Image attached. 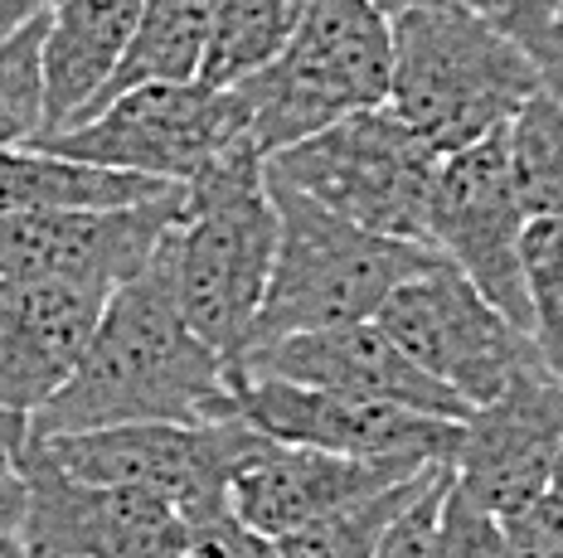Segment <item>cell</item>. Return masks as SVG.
Masks as SVG:
<instances>
[{"instance_id": "1", "label": "cell", "mask_w": 563, "mask_h": 558, "mask_svg": "<svg viewBox=\"0 0 563 558\" xmlns=\"http://www.w3.org/2000/svg\"><path fill=\"white\" fill-rule=\"evenodd\" d=\"M224 417H239V379L185 321L166 234L156 258L108 292L74 375L30 417V437Z\"/></svg>"}, {"instance_id": "2", "label": "cell", "mask_w": 563, "mask_h": 558, "mask_svg": "<svg viewBox=\"0 0 563 558\" xmlns=\"http://www.w3.org/2000/svg\"><path fill=\"white\" fill-rule=\"evenodd\" d=\"M273 258L277 204L267 190V156L253 142H239L195 180H185L180 224L170 228L180 311L229 369H239L249 355Z\"/></svg>"}, {"instance_id": "3", "label": "cell", "mask_w": 563, "mask_h": 558, "mask_svg": "<svg viewBox=\"0 0 563 558\" xmlns=\"http://www.w3.org/2000/svg\"><path fill=\"white\" fill-rule=\"evenodd\" d=\"M389 25V108L438 156L506 132L515 112L544 88L530 54L462 0H422Z\"/></svg>"}, {"instance_id": "4", "label": "cell", "mask_w": 563, "mask_h": 558, "mask_svg": "<svg viewBox=\"0 0 563 558\" xmlns=\"http://www.w3.org/2000/svg\"><path fill=\"white\" fill-rule=\"evenodd\" d=\"M267 190L277 204V258L249 350L273 345L282 335L374 321V311L398 282L438 263L432 243L369 234L273 176H267Z\"/></svg>"}, {"instance_id": "5", "label": "cell", "mask_w": 563, "mask_h": 558, "mask_svg": "<svg viewBox=\"0 0 563 558\" xmlns=\"http://www.w3.org/2000/svg\"><path fill=\"white\" fill-rule=\"evenodd\" d=\"M389 15L369 0H307L287 49L233 92L249 112V142L263 156H277L350 112L389 102Z\"/></svg>"}, {"instance_id": "6", "label": "cell", "mask_w": 563, "mask_h": 558, "mask_svg": "<svg viewBox=\"0 0 563 558\" xmlns=\"http://www.w3.org/2000/svg\"><path fill=\"white\" fill-rule=\"evenodd\" d=\"M438 150L389 102L360 108L325 132L267 156V176L335 209L369 234L428 243V200L438 180Z\"/></svg>"}, {"instance_id": "7", "label": "cell", "mask_w": 563, "mask_h": 558, "mask_svg": "<svg viewBox=\"0 0 563 558\" xmlns=\"http://www.w3.org/2000/svg\"><path fill=\"white\" fill-rule=\"evenodd\" d=\"M249 142V112L233 88L209 83H146L117 92L108 108L64 132L34 136V146L88 166L132 170V176L185 185L224 150Z\"/></svg>"}, {"instance_id": "8", "label": "cell", "mask_w": 563, "mask_h": 558, "mask_svg": "<svg viewBox=\"0 0 563 558\" xmlns=\"http://www.w3.org/2000/svg\"><path fill=\"white\" fill-rule=\"evenodd\" d=\"M40 442L78 481L132 486L161 495L185 520H199L229 505L233 476L263 447V433H253L243 417H224V423H122Z\"/></svg>"}, {"instance_id": "9", "label": "cell", "mask_w": 563, "mask_h": 558, "mask_svg": "<svg viewBox=\"0 0 563 558\" xmlns=\"http://www.w3.org/2000/svg\"><path fill=\"white\" fill-rule=\"evenodd\" d=\"M374 321L413 365L448 383L466 409L490 403L525 365L539 359L530 335L500 316L442 253L418 277L398 282Z\"/></svg>"}, {"instance_id": "10", "label": "cell", "mask_w": 563, "mask_h": 558, "mask_svg": "<svg viewBox=\"0 0 563 558\" xmlns=\"http://www.w3.org/2000/svg\"><path fill=\"white\" fill-rule=\"evenodd\" d=\"M520 194H515L506 132L452 150L438 160L428 200V243L476 287L506 321L530 335V301H525L520 238H525Z\"/></svg>"}, {"instance_id": "11", "label": "cell", "mask_w": 563, "mask_h": 558, "mask_svg": "<svg viewBox=\"0 0 563 558\" xmlns=\"http://www.w3.org/2000/svg\"><path fill=\"white\" fill-rule=\"evenodd\" d=\"M25 481V529L20 544L40 558H185L190 529L175 505L132 486L78 481L49 457L40 437L15 447Z\"/></svg>"}, {"instance_id": "12", "label": "cell", "mask_w": 563, "mask_h": 558, "mask_svg": "<svg viewBox=\"0 0 563 558\" xmlns=\"http://www.w3.org/2000/svg\"><path fill=\"white\" fill-rule=\"evenodd\" d=\"M185 185L126 209H30L0 214V277L112 292L156 258L180 224Z\"/></svg>"}, {"instance_id": "13", "label": "cell", "mask_w": 563, "mask_h": 558, "mask_svg": "<svg viewBox=\"0 0 563 558\" xmlns=\"http://www.w3.org/2000/svg\"><path fill=\"white\" fill-rule=\"evenodd\" d=\"M239 379V417L267 442H287V447L432 467V461H452L456 437H462V423H452V417H428L398 409V403L355 399V393L311 389V383L287 379Z\"/></svg>"}, {"instance_id": "14", "label": "cell", "mask_w": 563, "mask_h": 558, "mask_svg": "<svg viewBox=\"0 0 563 558\" xmlns=\"http://www.w3.org/2000/svg\"><path fill=\"white\" fill-rule=\"evenodd\" d=\"M563 437V383L544 359L525 365L490 403L462 417L452 451V481L490 515H515L549 491L554 451Z\"/></svg>"}, {"instance_id": "15", "label": "cell", "mask_w": 563, "mask_h": 558, "mask_svg": "<svg viewBox=\"0 0 563 558\" xmlns=\"http://www.w3.org/2000/svg\"><path fill=\"white\" fill-rule=\"evenodd\" d=\"M233 375L253 379H287V383H311V389H335L355 393V399H379L413 409L428 417H452L462 423L466 403L456 399L442 379H432L422 365H413L379 321H355V325H331V331H301L282 335L273 345H257L239 359Z\"/></svg>"}, {"instance_id": "16", "label": "cell", "mask_w": 563, "mask_h": 558, "mask_svg": "<svg viewBox=\"0 0 563 558\" xmlns=\"http://www.w3.org/2000/svg\"><path fill=\"white\" fill-rule=\"evenodd\" d=\"M108 292L0 277V437L20 447L30 417L84 355Z\"/></svg>"}, {"instance_id": "17", "label": "cell", "mask_w": 563, "mask_h": 558, "mask_svg": "<svg viewBox=\"0 0 563 558\" xmlns=\"http://www.w3.org/2000/svg\"><path fill=\"white\" fill-rule=\"evenodd\" d=\"M438 467V461H432ZM418 461H365V457H340V451L316 447H287V442H267L239 467L229 486V505L263 529L267 539H282L291 529H307L325 520L331 510L350 505L360 495H374L384 486H398L418 476Z\"/></svg>"}, {"instance_id": "18", "label": "cell", "mask_w": 563, "mask_h": 558, "mask_svg": "<svg viewBox=\"0 0 563 558\" xmlns=\"http://www.w3.org/2000/svg\"><path fill=\"white\" fill-rule=\"evenodd\" d=\"M141 0H54L44 5L40 74H44V132L84 122L126 54Z\"/></svg>"}, {"instance_id": "19", "label": "cell", "mask_w": 563, "mask_h": 558, "mask_svg": "<svg viewBox=\"0 0 563 558\" xmlns=\"http://www.w3.org/2000/svg\"><path fill=\"white\" fill-rule=\"evenodd\" d=\"M180 190L170 180L132 176V170L88 166V160L58 156L44 146H0V214H30V209H126Z\"/></svg>"}, {"instance_id": "20", "label": "cell", "mask_w": 563, "mask_h": 558, "mask_svg": "<svg viewBox=\"0 0 563 558\" xmlns=\"http://www.w3.org/2000/svg\"><path fill=\"white\" fill-rule=\"evenodd\" d=\"M214 5L219 0H141L126 54L102 88V98L92 102V112L108 108L117 92L146 83H195L209 49V30H214Z\"/></svg>"}, {"instance_id": "21", "label": "cell", "mask_w": 563, "mask_h": 558, "mask_svg": "<svg viewBox=\"0 0 563 558\" xmlns=\"http://www.w3.org/2000/svg\"><path fill=\"white\" fill-rule=\"evenodd\" d=\"M301 15H307V0H219L199 83L239 88L287 49Z\"/></svg>"}, {"instance_id": "22", "label": "cell", "mask_w": 563, "mask_h": 558, "mask_svg": "<svg viewBox=\"0 0 563 558\" xmlns=\"http://www.w3.org/2000/svg\"><path fill=\"white\" fill-rule=\"evenodd\" d=\"M506 156L525 214H563V88H539L506 126Z\"/></svg>"}, {"instance_id": "23", "label": "cell", "mask_w": 563, "mask_h": 558, "mask_svg": "<svg viewBox=\"0 0 563 558\" xmlns=\"http://www.w3.org/2000/svg\"><path fill=\"white\" fill-rule=\"evenodd\" d=\"M428 471L432 467H422L418 476H408V481H398V486H384V491H374V495L350 500V505L331 510V515L316 520V525H307V529L282 534L277 558H374L379 534L389 529L398 510L418 495V486H422Z\"/></svg>"}, {"instance_id": "24", "label": "cell", "mask_w": 563, "mask_h": 558, "mask_svg": "<svg viewBox=\"0 0 563 558\" xmlns=\"http://www.w3.org/2000/svg\"><path fill=\"white\" fill-rule=\"evenodd\" d=\"M525 301H530V341L549 375L563 383V214L525 224L520 238Z\"/></svg>"}, {"instance_id": "25", "label": "cell", "mask_w": 563, "mask_h": 558, "mask_svg": "<svg viewBox=\"0 0 563 558\" xmlns=\"http://www.w3.org/2000/svg\"><path fill=\"white\" fill-rule=\"evenodd\" d=\"M44 10L0 40V146H25L44 132V74H40Z\"/></svg>"}, {"instance_id": "26", "label": "cell", "mask_w": 563, "mask_h": 558, "mask_svg": "<svg viewBox=\"0 0 563 558\" xmlns=\"http://www.w3.org/2000/svg\"><path fill=\"white\" fill-rule=\"evenodd\" d=\"M432 558H515L500 515H490L486 505H476L452 476H448V491H442L438 554Z\"/></svg>"}, {"instance_id": "27", "label": "cell", "mask_w": 563, "mask_h": 558, "mask_svg": "<svg viewBox=\"0 0 563 558\" xmlns=\"http://www.w3.org/2000/svg\"><path fill=\"white\" fill-rule=\"evenodd\" d=\"M452 467H432L422 476L418 495L394 515V525L379 534L374 558H432L438 554V515H442V491H448Z\"/></svg>"}, {"instance_id": "28", "label": "cell", "mask_w": 563, "mask_h": 558, "mask_svg": "<svg viewBox=\"0 0 563 558\" xmlns=\"http://www.w3.org/2000/svg\"><path fill=\"white\" fill-rule=\"evenodd\" d=\"M185 529H190L185 558H277V539L253 529L233 505L214 510V515L185 520Z\"/></svg>"}, {"instance_id": "29", "label": "cell", "mask_w": 563, "mask_h": 558, "mask_svg": "<svg viewBox=\"0 0 563 558\" xmlns=\"http://www.w3.org/2000/svg\"><path fill=\"white\" fill-rule=\"evenodd\" d=\"M515 558H563V500L554 491L534 495L515 515L500 520Z\"/></svg>"}, {"instance_id": "30", "label": "cell", "mask_w": 563, "mask_h": 558, "mask_svg": "<svg viewBox=\"0 0 563 558\" xmlns=\"http://www.w3.org/2000/svg\"><path fill=\"white\" fill-rule=\"evenodd\" d=\"M466 10H476L486 25H496L506 40H515L525 49V44L534 40V30H539V20H544V10H549V0H462Z\"/></svg>"}, {"instance_id": "31", "label": "cell", "mask_w": 563, "mask_h": 558, "mask_svg": "<svg viewBox=\"0 0 563 558\" xmlns=\"http://www.w3.org/2000/svg\"><path fill=\"white\" fill-rule=\"evenodd\" d=\"M525 54L534 59L544 88H563V0H549L544 20H539L534 40L525 44Z\"/></svg>"}, {"instance_id": "32", "label": "cell", "mask_w": 563, "mask_h": 558, "mask_svg": "<svg viewBox=\"0 0 563 558\" xmlns=\"http://www.w3.org/2000/svg\"><path fill=\"white\" fill-rule=\"evenodd\" d=\"M25 481H20V471H5L0 476V544L20 539V529H25Z\"/></svg>"}, {"instance_id": "33", "label": "cell", "mask_w": 563, "mask_h": 558, "mask_svg": "<svg viewBox=\"0 0 563 558\" xmlns=\"http://www.w3.org/2000/svg\"><path fill=\"white\" fill-rule=\"evenodd\" d=\"M34 10H44L40 0H0V40H5L15 25H25Z\"/></svg>"}, {"instance_id": "34", "label": "cell", "mask_w": 563, "mask_h": 558, "mask_svg": "<svg viewBox=\"0 0 563 558\" xmlns=\"http://www.w3.org/2000/svg\"><path fill=\"white\" fill-rule=\"evenodd\" d=\"M369 5L374 10H379V15H404V10H413V5H422V0H369Z\"/></svg>"}, {"instance_id": "35", "label": "cell", "mask_w": 563, "mask_h": 558, "mask_svg": "<svg viewBox=\"0 0 563 558\" xmlns=\"http://www.w3.org/2000/svg\"><path fill=\"white\" fill-rule=\"evenodd\" d=\"M549 491L563 500V437H559V451H554V476H549Z\"/></svg>"}, {"instance_id": "36", "label": "cell", "mask_w": 563, "mask_h": 558, "mask_svg": "<svg viewBox=\"0 0 563 558\" xmlns=\"http://www.w3.org/2000/svg\"><path fill=\"white\" fill-rule=\"evenodd\" d=\"M0 558H40V554H30L20 539H10V544H0Z\"/></svg>"}, {"instance_id": "37", "label": "cell", "mask_w": 563, "mask_h": 558, "mask_svg": "<svg viewBox=\"0 0 563 558\" xmlns=\"http://www.w3.org/2000/svg\"><path fill=\"white\" fill-rule=\"evenodd\" d=\"M5 471H15V447L0 437V476H5Z\"/></svg>"}, {"instance_id": "38", "label": "cell", "mask_w": 563, "mask_h": 558, "mask_svg": "<svg viewBox=\"0 0 563 558\" xmlns=\"http://www.w3.org/2000/svg\"><path fill=\"white\" fill-rule=\"evenodd\" d=\"M40 5H54V0H40Z\"/></svg>"}]
</instances>
